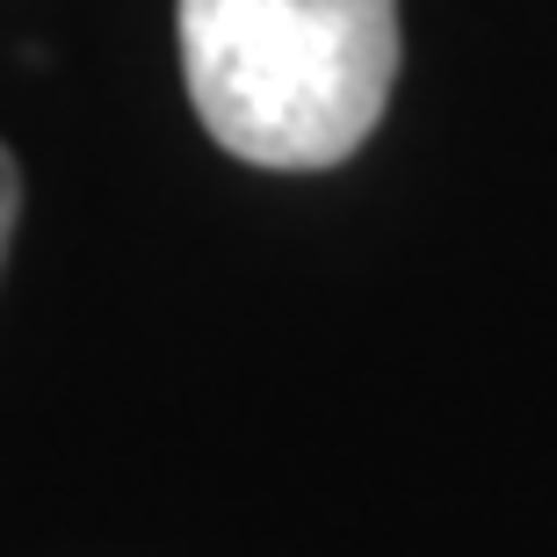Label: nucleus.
<instances>
[{
    "instance_id": "1",
    "label": "nucleus",
    "mask_w": 557,
    "mask_h": 557,
    "mask_svg": "<svg viewBox=\"0 0 557 557\" xmlns=\"http://www.w3.org/2000/svg\"><path fill=\"white\" fill-rule=\"evenodd\" d=\"M182 73L232 160L319 174L392 102L398 0H182Z\"/></svg>"
},
{
    "instance_id": "2",
    "label": "nucleus",
    "mask_w": 557,
    "mask_h": 557,
    "mask_svg": "<svg viewBox=\"0 0 557 557\" xmlns=\"http://www.w3.org/2000/svg\"><path fill=\"white\" fill-rule=\"evenodd\" d=\"M15 210H22V174L0 145V269H8V239H15Z\"/></svg>"
}]
</instances>
